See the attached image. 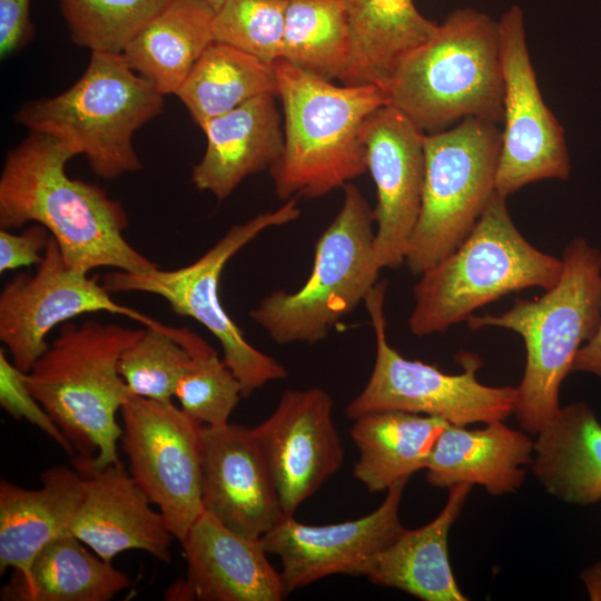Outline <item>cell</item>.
I'll return each instance as SVG.
<instances>
[{"label": "cell", "instance_id": "obj_12", "mask_svg": "<svg viewBox=\"0 0 601 601\" xmlns=\"http://www.w3.org/2000/svg\"><path fill=\"white\" fill-rule=\"evenodd\" d=\"M129 473L180 542L204 512L201 424L171 402L130 395L120 408Z\"/></svg>", "mask_w": 601, "mask_h": 601}, {"label": "cell", "instance_id": "obj_7", "mask_svg": "<svg viewBox=\"0 0 601 601\" xmlns=\"http://www.w3.org/2000/svg\"><path fill=\"white\" fill-rule=\"evenodd\" d=\"M164 95L121 53L91 52L82 76L66 91L23 104L14 121L83 155L100 178L142 168L134 134L164 109Z\"/></svg>", "mask_w": 601, "mask_h": 601}, {"label": "cell", "instance_id": "obj_37", "mask_svg": "<svg viewBox=\"0 0 601 601\" xmlns=\"http://www.w3.org/2000/svg\"><path fill=\"white\" fill-rule=\"evenodd\" d=\"M49 230L35 224L20 234L0 230V272L39 265L50 239Z\"/></svg>", "mask_w": 601, "mask_h": 601}, {"label": "cell", "instance_id": "obj_39", "mask_svg": "<svg viewBox=\"0 0 601 601\" xmlns=\"http://www.w3.org/2000/svg\"><path fill=\"white\" fill-rule=\"evenodd\" d=\"M571 372L589 373L601 380V317L594 335L578 351Z\"/></svg>", "mask_w": 601, "mask_h": 601}, {"label": "cell", "instance_id": "obj_10", "mask_svg": "<svg viewBox=\"0 0 601 601\" xmlns=\"http://www.w3.org/2000/svg\"><path fill=\"white\" fill-rule=\"evenodd\" d=\"M299 215L297 198H290L276 210L231 226L189 265L140 273L116 269L104 277L102 285L109 293L158 295L176 314L189 316L206 327L219 342L223 359L239 381L243 397H247L267 383L285 378L288 372L274 357L253 346L227 314L219 298L220 276L228 260L260 233L294 221Z\"/></svg>", "mask_w": 601, "mask_h": 601}, {"label": "cell", "instance_id": "obj_31", "mask_svg": "<svg viewBox=\"0 0 601 601\" xmlns=\"http://www.w3.org/2000/svg\"><path fill=\"white\" fill-rule=\"evenodd\" d=\"M352 53L344 0H287L280 58L322 77H345Z\"/></svg>", "mask_w": 601, "mask_h": 601}, {"label": "cell", "instance_id": "obj_38", "mask_svg": "<svg viewBox=\"0 0 601 601\" xmlns=\"http://www.w3.org/2000/svg\"><path fill=\"white\" fill-rule=\"evenodd\" d=\"M31 0H0V53L6 59L22 49L33 35Z\"/></svg>", "mask_w": 601, "mask_h": 601}, {"label": "cell", "instance_id": "obj_29", "mask_svg": "<svg viewBox=\"0 0 601 601\" xmlns=\"http://www.w3.org/2000/svg\"><path fill=\"white\" fill-rule=\"evenodd\" d=\"M71 533L45 546L29 569L13 571L0 592L2 601H109L130 585L111 562L90 552Z\"/></svg>", "mask_w": 601, "mask_h": 601}, {"label": "cell", "instance_id": "obj_19", "mask_svg": "<svg viewBox=\"0 0 601 601\" xmlns=\"http://www.w3.org/2000/svg\"><path fill=\"white\" fill-rule=\"evenodd\" d=\"M186 575L170 584L168 601H280V572L259 539L242 535L203 512L180 541Z\"/></svg>", "mask_w": 601, "mask_h": 601}, {"label": "cell", "instance_id": "obj_33", "mask_svg": "<svg viewBox=\"0 0 601 601\" xmlns=\"http://www.w3.org/2000/svg\"><path fill=\"white\" fill-rule=\"evenodd\" d=\"M71 40L91 52L122 53L170 0H58Z\"/></svg>", "mask_w": 601, "mask_h": 601}, {"label": "cell", "instance_id": "obj_24", "mask_svg": "<svg viewBox=\"0 0 601 601\" xmlns=\"http://www.w3.org/2000/svg\"><path fill=\"white\" fill-rule=\"evenodd\" d=\"M472 487L471 483L450 487L446 503L436 518L418 529H405L377 554L367 574L368 580L424 601L469 600L452 572L447 539Z\"/></svg>", "mask_w": 601, "mask_h": 601}, {"label": "cell", "instance_id": "obj_30", "mask_svg": "<svg viewBox=\"0 0 601 601\" xmlns=\"http://www.w3.org/2000/svg\"><path fill=\"white\" fill-rule=\"evenodd\" d=\"M264 95L278 96L273 63L219 41L207 47L176 93L199 128Z\"/></svg>", "mask_w": 601, "mask_h": 601}, {"label": "cell", "instance_id": "obj_9", "mask_svg": "<svg viewBox=\"0 0 601 601\" xmlns=\"http://www.w3.org/2000/svg\"><path fill=\"white\" fill-rule=\"evenodd\" d=\"M501 149L497 124L467 118L424 136L421 211L404 264L422 275L471 233L493 195Z\"/></svg>", "mask_w": 601, "mask_h": 601}, {"label": "cell", "instance_id": "obj_6", "mask_svg": "<svg viewBox=\"0 0 601 601\" xmlns=\"http://www.w3.org/2000/svg\"><path fill=\"white\" fill-rule=\"evenodd\" d=\"M562 266V258L524 238L510 216L506 197L495 193L467 237L420 275L408 328L418 337L443 333L508 294L551 288Z\"/></svg>", "mask_w": 601, "mask_h": 601}, {"label": "cell", "instance_id": "obj_35", "mask_svg": "<svg viewBox=\"0 0 601 601\" xmlns=\"http://www.w3.org/2000/svg\"><path fill=\"white\" fill-rule=\"evenodd\" d=\"M287 0H225L214 38L273 63L280 58Z\"/></svg>", "mask_w": 601, "mask_h": 601}, {"label": "cell", "instance_id": "obj_36", "mask_svg": "<svg viewBox=\"0 0 601 601\" xmlns=\"http://www.w3.org/2000/svg\"><path fill=\"white\" fill-rule=\"evenodd\" d=\"M0 405L14 420H26L51 437L69 455L75 452L63 433L30 392L21 372L0 349Z\"/></svg>", "mask_w": 601, "mask_h": 601}, {"label": "cell", "instance_id": "obj_17", "mask_svg": "<svg viewBox=\"0 0 601 601\" xmlns=\"http://www.w3.org/2000/svg\"><path fill=\"white\" fill-rule=\"evenodd\" d=\"M424 136L388 104L372 112L362 128L367 170L376 187L374 246L381 268H397L405 260L422 205Z\"/></svg>", "mask_w": 601, "mask_h": 601}, {"label": "cell", "instance_id": "obj_8", "mask_svg": "<svg viewBox=\"0 0 601 601\" xmlns=\"http://www.w3.org/2000/svg\"><path fill=\"white\" fill-rule=\"evenodd\" d=\"M343 190L342 206L316 243L303 286L274 290L249 312L277 344L325 339L378 283L374 213L355 185L348 183Z\"/></svg>", "mask_w": 601, "mask_h": 601}, {"label": "cell", "instance_id": "obj_21", "mask_svg": "<svg viewBox=\"0 0 601 601\" xmlns=\"http://www.w3.org/2000/svg\"><path fill=\"white\" fill-rule=\"evenodd\" d=\"M275 98L256 97L200 128L206 136V150L191 170L197 189L223 200L245 178L270 170L278 162L284 150V130Z\"/></svg>", "mask_w": 601, "mask_h": 601}, {"label": "cell", "instance_id": "obj_4", "mask_svg": "<svg viewBox=\"0 0 601 601\" xmlns=\"http://www.w3.org/2000/svg\"><path fill=\"white\" fill-rule=\"evenodd\" d=\"M284 150L269 170L280 199L319 198L367 171L362 128L388 104L383 88L335 85L278 58Z\"/></svg>", "mask_w": 601, "mask_h": 601}, {"label": "cell", "instance_id": "obj_11", "mask_svg": "<svg viewBox=\"0 0 601 601\" xmlns=\"http://www.w3.org/2000/svg\"><path fill=\"white\" fill-rule=\"evenodd\" d=\"M386 283L378 282L365 298L375 335V361L363 390L346 406L351 420L375 411L398 410L440 417L466 426L504 421L514 412L516 387L489 386L476 378L480 357L462 353L459 374L412 361L393 348L386 337Z\"/></svg>", "mask_w": 601, "mask_h": 601}, {"label": "cell", "instance_id": "obj_28", "mask_svg": "<svg viewBox=\"0 0 601 601\" xmlns=\"http://www.w3.org/2000/svg\"><path fill=\"white\" fill-rule=\"evenodd\" d=\"M352 41L351 62L341 83L383 89L394 69L435 32L413 0H344Z\"/></svg>", "mask_w": 601, "mask_h": 601}, {"label": "cell", "instance_id": "obj_20", "mask_svg": "<svg viewBox=\"0 0 601 601\" xmlns=\"http://www.w3.org/2000/svg\"><path fill=\"white\" fill-rule=\"evenodd\" d=\"M81 474L83 499L69 533L107 562L128 550L170 561L175 536L121 462Z\"/></svg>", "mask_w": 601, "mask_h": 601}, {"label": "cell", "instance_id": "obj_18", "mask_svg": "<svg viewBox=\"0 0 601 601\" xmlns=\"http://www.w3.org/2000/svg\"><path fill=\"white\" fill-rule=\"evenodd\" d=\"M200 453L204 512L250 539L286 516L253 427L201 425Z\"/></svg>", "mask_w": 601, "mask_h": 601}, {"label": "cell", "instance_id": "obj_22", "mask_svg": "<svg viewBox=\"0 0 601 601\" xmlns=\"http://www.w3.org/2000/svg\"><path fill=\"white\" fill-rule=\"evenodd\" d=\"M39 489L0 481V573L26 572L50 542L69 533L83 499L85 480L76 469L53 466Z\"/></svg>", "mask_w": 601, "mask_h": 601}, {"label": "cell", "instance_id": "obj_40", "mask_svg": "<svg viewBox=\"0 0 601 601\" xmlns=\"http://www.w3.org/2000/svg\"><path fill=\"white\" fill-rule=\"evenodd\" d=\"M582 580L592 600H601V563L587 569Z\"/></svg>", "mask_w": 601, "mask_h": 601}, {"label": "cell", "instance_id": "obj_13", "mask_svg": "<svg viewBox=\"0 0 601 601\" xmlns=\"http://www.w3.org/2000/svg\"><path fill=\"white\" fill-rule=\"evenodd\" d=\"M497 22L504 89L496 193L508 198L531 183L566 180L571 162L564 128L539 88L522 9L511 6Z\"/></svg>", "mask_w": 601, "mask_h": 601}, {"label": "cell", "instance_id": "obj_32", "mask_svg": "<svg viewBox=\"0 0 601 601\" xmlns=\"http://www.w3.org/2000/svg\"><path fill=\"white\" fill-rule=\"evenodd\" d=\"M175 336L191 353V364L177 384L180 407L201 425L221 426L237 406L243 390L217 352L187 327H176Z\"/></svg>", "mask_w": 601, "mask_h": 601}, {"label": "cell", "instance_id": "obj_5", "mask_svg": "<svg viewBox=\"0 0 601 601\" xmlns=\"http://www.w3.org/2000/svg\"><path fill=\"white\" fill-rule=\"evenodd\" d=\"M503 89L499 22L461 8L402 58L384 90L388 105L433 134L467 118L502 122Z\"/></svg>", "mask_w": 601, "mask_h": 601}, {"label": "cell", "instance_id": "obj_1", "mask_svg": "<svg viewBox=\"0 0 601 601\" xmlns=\"http://www.w3.org/2000/svg\"><path fill=\"white\" fill-rule=\"evenodd\" d=\"M73 156L59 140L36 132L11 149L0 176V229L42 225L66 265L81 274L99 267L134 273L157 268L126 240L129 220L121 203L100 186L67 175Z\"/></svg>", "mask_w": 601, "mask_h": 601}, {"label": "cell", "instance_id": "obj_2", "mask_svg": "<svg viewBox=\"0 0 601 601\" xmlns=\"http://www.w3.org/2000/svg\"><path fill=\"white\" fill-rule=\"evenodd\" d=\"M144 333L118 324L65 323L59 336L23 373L30 392L73 449L77 471L120 462L117 412L131 395L119 374L124 352Z\"/></svg>", "mask_w": 601, "mask_h": 601}, {"label": "cell", "instance_id": "obj_34", "mask_svg": "<svg viewBox=\"0 0 601 601\" xmlns=\"http://www.w3.org/2000/svg\"><path fill=\"white\" fill-rule=\"evenodd\" d=\"M189 348L175 336V327H145L128 347L118 371L131 395L171 402L178 382L191 364Z\"/></svg>", "mask_w": 601, "mask_h": 601}, {"label": "cell", "instance_id": "obj_27", "mask_svg": "<svg viewBox=\"0 0 601 601\" xmlns=\"http://www.w3.org/2000/svg\"><path fill=\"white\" fill-rule=\"evenodd\" d=\"M351 436L358 449L353 475L368 492L387 491L395 482L425 470L449 422L398 410L356 417Z\"/></svg>", "mask_w": 601, "mask_h": 601}, {"label": "cell", "instance_id": "obj_14", "mask_svg": "<svg viewBox=\"0 0 601 601\" xmlns=\"http://www.w3.org/2000/svg\"><path fill=\"white\" fill-rule=\"evenodd\" d=\"M107 312L137 321L145 327L158 321L115 302L98 277L70 269L50 236L42 262L33 274L13 276L0 293V341L23 373L48 349V334L58 325L88 313Z\"/></svg>", "mask_w": 601, "mask_h": 601}, {"label": "cell", "instance_id": "obj_26", "mask_svg": "<svg viewBox=\"0 0 601 601\" xmlns=\"http://www.w3.org/2000/svg\"><path fill=\"white\" fill-rule=\"evenodd\" d=\"M215 13L207 0H170L121 55L160 93L176 95L215 41Z\"/></svg>", "mask_w": 601, "mask_h": 601}, {"label": "cell", "instance_id": "obj_15", "mask_svg": "<svg viewBox=\"0 0 601 601\" xmlns=\"http://www.w3.org/2000/svg\"><path fill=\"white\" fill-rule=\"evenodd\" d=\"M408 480L391 485L383 503L356 520L309 525L286 515L264 534V550L280 559L286 594L333 574L367 577L377 554L405 530L400 506Z\"/></svg>", "mask_w": 601, "mask_h": 601}, {"label": "cell", "instance_id": "obj_23", "mask_svg": "<svg viewBox=\"0 0 601 601\" xmlns=\"http://www.w3.org/2000/svg\"><path fill=\"white\" fill-rule=\"evenodd\" d=\"M483 428L447 424L425 467L426 481L450 489L460 483L482 485L491 495L518 491L525 479V465L533 457L532 441L524 432L504 421L484 424Z\"/></svg>", "mask_w": 601, "mask_h": 601}, {"label": "cell", "instance_id": "obj_41", "mask_svg": "<svg viewBox=\"0 0 601 601\" xmlns=\"http://www.w3.org/2000/svg\"><path fill=\"white\" fill-rule=\"evenodd\" d=\"M210 6L217 11L225 0H207Z\"/></svg>", "mask_w": 601, "mask_h": 601}, {"label": "cell", "instance_id": "obj_25", "mask_svg": "<svg viewBox=\"0 0 601 601\" xmlns=\"http://www.w3.org/2000/svg\"><path fill=\"white\" fill-rule=\"evenodd\" d=\"M532 473L545 491L565 503L601 501V423L584 402L561 407L536 434Z\"/></svg>", "mask_w": 601, "mask_h": 601}, {"label": "cell", "instance_id": "obj_3", "mask_svg": "<svg viewBox=\"0 0 601 601\" xmlns=\"http://www.w3.org/2000/svg\"><path fill=\"white\" fill-rule=\"evenodd\" d=\"M562 265L559 280L543 295L516 299L500 315L466 321L472 329L501 327L522 337L526 361L513 414L522 430L535 435L558 416L561 384L601 317V252L574 237L563 250Z\"/></svg>", "mask_w": 601, "mask_h": 601}, {"label": "cell", "instance_id": "obj_16", "mask_svg": "<svg viewBox=\"0 0 601 601\" xmlns=\"http://www.w3.org/2000/svg\"><path fill=\"white\" fill-rule=\"evenodd\" d=\"M332 412L325 390L292 388L253 427L285 515H294L343 464L345 451Z\"/></svg>", "mask_w": 601, "mask_h": 601}]
</instances>
